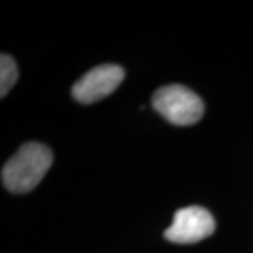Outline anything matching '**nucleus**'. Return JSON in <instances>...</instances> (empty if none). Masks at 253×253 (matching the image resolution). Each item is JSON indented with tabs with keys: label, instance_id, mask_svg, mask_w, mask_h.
Segmentation results:
<instances>
[{
	"label": "nucleus",
	"instance_id": "nucleus-1",
	"mask_svg": "<svg viewBox=\"0 0 253 253\" xmlns=\"http://www.w3.org/2000/svg\"><path fill=\"white\" fill-rule=\"evenodd\" d=\"M51 163L53 153L46 145L28 141L3 165L2 183L10 192L25 194L37 188Z\"/></svg>",
	"mask_w": 253,
	"mask_h": 253
},
{
	"label": "nucleus",
	"instance_id": "nucleus-2",
	"mask_svg": "<svg viewBox=\"0 0 253 253\" xmlns=\"http://www.w3.org/2000/svg\"><path fill=\"white\" fill-rule=\"evenodd\" d=\"M153 109L173 125H194L204 115V102L186 85L169 84L160 87L151 99Z\"/></svg>",
	"mask_w": 253,
	"mask_h": 253
},
{
	"label": "nucleus",
	"instance_id": "nucleus-3",
	"mask_svg": "<svg viewBox=\"0 0 253 253\" xmlns=\"http://www.w3.org/2000/svg\"><path fill=\"white\" fill-rule=\"evenodd\" d=\"M215 220L204 207L189 206L176 211L173 224L165 230V239L173 244H197L214 234Z\"/></svg>",
	"mask_w": 253,
	"mask_h": 253
},
{
	"label": "nucleus",
	"instance_id": "nucleus-4",
	"mask_svg": "<svg viewBox=\"0 0 253 253\" xmlns=\"http://www.w3.org/2000/svg\"><path fill=\"white\" fill-rule=\"evenodd\" d=\"M125 79V71L119 64H100L87 71L73 85V97L81 104H94L114 92Z\"/></svg>",
	"mask_w": 253,
	"mask_h": 253
},
{
	"label": "nucleus",
	"instance_id": "nucleus-5",
	"mask_svg": "<svg viewBox=\"0 0 253 253\" xmlns=\"http://www.w3.org/2000/svg\"><path fill=\"white\" fill-rule=\"evenodd\" d=\"M18 79V68L15 64L13 58L8 54H2L0 56V95L5 97L8 90L13 87Z\"/></svg>",
	"mask_w": 253,
	"mask_h": 253
}]
</instances>
